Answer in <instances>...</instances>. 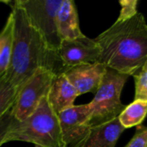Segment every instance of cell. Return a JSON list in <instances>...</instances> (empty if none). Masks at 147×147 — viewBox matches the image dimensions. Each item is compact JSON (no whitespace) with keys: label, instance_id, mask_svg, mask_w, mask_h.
<instances>
[{"label":"cell","instance_id":"1","mask_svg":"<svg viewBox=\"0 0 147 147\" xmlns=\"http://www.w3.org/2000/svg\"><path fill=\"white\" fill-rule=\"evenodd\" d=\"M11 14L14 20L13 43L6 78L17 88L40 68H47L56 74L65 69L58 53L52 51L39 31L31 24L22 6L14 2Z\"/></svg>","mask_w":147,"mask_h":147},{"label":"cell","instance_id":"2","mask_svg":"<svg viewBox=\"0 0 147 147\" xmlns=\"http://www.w3.org/2000/svg\"><path fill=\"white\" fill-rule=\"evenodd\" d=\"M95 40L101 48L100 63L107 68L134 76L147 60V22L142 13L115 22Z\"/></svg>","mask_w":147,"mask_h":147},{"label":"cell","instance_id":"3","mask_svg":"<svg viewBox=\"0 0 147 147\" xmlns=\"http://www.w3.org/2000/svg\"><path fill=\"white\" fill-rule=\"evenodd\" d=\"M23 141L39 147H66L62 138L58 115L44 97L35 111L22 121H16L5 143Z\"/></svg>","mask_w":147,"mask_h":147},{"label":"cell","instance_id":"4","mask_svg":"<svg viewBox=\"0 0 147 147\" xmlns=\"http://www.w3.org/2000/svg\"><path fill=\"white\" fill-rule=\"evenodd\" d=\"M128 78V75L107 68L95 97L90 102L91 127L106 123L120 115L126 107L121 102V96Z\"/></svg>","mask_w":147,"mask_h":147},{"label":"cell","instance_id":"5","mask_svg":"<svg viewBox=\"0 0 147 147\" xmlns=\"http://www.w3.org/2000/svg\"><path fill=\"white\" fill-rule=\"evenodd\" d=\"M17 3L49 48L58 53L62 40L57 29V11L62 0H18Z\"/></svg>","mask_w":147,"mask_h":147},{"label":"cell","instance_id":"6","mask_svg":"<svg viewBox=\"0 0 147 147\" xmlns=\"http://www.w3.org/2000/svg\"><path fill=\"white\" fill-rule=\"evenodd\" d=\"M56 75L52 70L40 68L22 85L13 106V115L17 121L25 120L35 111L47 96Z\"/></svg>","mask_w":147,"mask_h":147},{"label":"cell","instance_id":"7","mask_svg":"<svg viewBox=\"0 0 147 147\" xmlns=\"http://www.w3.org/2000/svg\"><path fill=\"white\" fill-rule=\"evenodd\" d=\"M63 141L66 147H81L90 130V103L73 105L58 115Z\"/></svg>","mask_w":147,"mask_h":147},{"label":"cell","instance_id":"8","mask_svg":"<svg viewBox=\"0 0 147 147\" xmlns=\"http://www.w3.org/2000/svg\"><path fill=\"white\" fill-rule=\"evenodd\" d=\"M58 54L65 68H67L100 63L101 48L95 39L84 35L75 40H62Z\"/></svg>","mask_w":147,"mask_h":147},{"label":"cell","instance_id":"9","mask_svg":"<svg viewBox=\"0 0 147 147\" xmlns=\"http://www.w3.org/2000/svg\"><path fill=\"white\" fill-rule=\"evenodd\" d=\"M107 67L102 63L84 64L67 67L63 73L72 84L78 95L97 91Z\"/></svg>","mask_w":147,"mask_h":147},{"label":"cell","instance_id":"10","mask_svg":"<svg viewBox=\"0 0 147 147\" xmlns=\"http://www.w3.org/2000/svg\"><path fill=\"white\" fill-rule=\"evenodd\" d=\"M78 96H79L78 91L62 72L55 76L47 98L53 110L59 115L72 107Z\"/></svg>","mask_w":147,"mask_h":147},{"label":"cell","instance_id":"11","mask_svg":"<svg viewBox=\"0 0 147 147\" xmlns=\"http://www.w3.org/2000/svg\"><path fill=\"white\" fill-rule=\"evenodd\" d=\"M57 29L61 40L84 36L80 29L78 10L72 0H62L57 11Z\"/></svg>","mask_w":147,"mask_h":147},{"label":"cell","instance_id":"12","mask_svg":"<svg viewBox=\"0 0 147 147\" xmlns=\"http://www.w3.org/2000/svg\"><path fill=\"white\" fill-rule=\"evenodd\" d=\"M124 131L125 128L120 123L118 117L106 123L93 126L81 147H115Z\"/></svg>","mask_w":147,"mask_h":147},{"label":"cell","instance_id":"13","mask_svg":"<svg viewBox=\"0 0 147 147\" xmlns=\"http://www.w3.org/2000/svg\"><path fill=\"white\" fill-rule=\"evenodd\" d=\"M147 115V101L134 100L126 106L118 116L121 126L127 129L140 126Z\"/></svg>","mask_w":147,"mask_h":147},{"label":"cell","instance_id":"14","mask_svg":"<svg viewBox=\"0 0 147 147\" xmlns=\"http://www.w3.org/2000/svg\"><path fill=\"white\" fill-rule=\"evenodd\" d=\"M13 28L14 20L10 13L3 30L0 32V77L6 72L9 65L13 43Z\"/></svg>","mask_w":147,"mask_h":147},{"label":"cell","instance_id":"15","mask_svg":"<svg viewBox=\"0 0 147 147\" xmlns=\"http://www.w3.org/2000/svg\"><path fill=\"white\" fill-rule=\"evenodd\" d=\"M19 90L4 74L0 77V117L15 104Z\"/></svg>","mask_w":147,"mask_h":147},{"label":"cell","instance_id":"16","mask_svg":"<svg viewBox=\"0 0 147 147\" xmlns=\"http://www.w3.org/2000/svg\"><path fill=\"white\" fill-rule=\"evenodd\" d=\"M135 83L134 100L147 101V71L140 70L134 75Z\"/></svg>","mask_w":147,"mask_h":147},{"label":"cell","instance_id":"17","mask_svg":"<svg viewBox=\"0 0 147 147\" xmlns=\"http://www.w3.org/2000/svg\"><path fill=\"white\" fill-rule=\"evenodd\" d=\"M13 106L0 117V146L5 144L6 136L16 121L13 115Z\"/></svg>","mask_w":147,"mask_h":147},{"label":"cell","instance_id":"18","mask_svg":"<svg viewBox=\"0 0 147 147\" xmlns=\"http://www.w3.org/2000/svg\"><path fill=\"white\" fill-rule=\"evenodd\" d=\"M120 4L121 6V9L116 22L127 21L134 17L138 13L137 0H123V1H120Z\"/></svg>","mask_w":147,"mask_h":147},{"label":"cell","instance_id":"19","mask_svg":"<svg viewBox=\"0 0 147 147\" xmlns=\"http://www.w3.org/2000/svg\"><path fill=\"white\" fill-rule=\"evenodd\" d=\"M125 147H147V127L139 126L134 136Z\"/></svg>","mask_w":147,"mask_h":147},{"label":"cell","instance_id":"20","mask_svg":"<svg viewBox=\"0 0 147 147\" xmlns=\"http://www.w3.org/2000/svg\"><path fill=\"white\" fill-rule=\"evenodd\" d=\"M141 70H145V71H147V60L146 61V63H145V65H143V67H142V69Z\"/></svg>","mask_w":147,"mask_h":147},{"label":"cell","instance_id":"21","mask_svg":"<svg viewBox=\"0 0 147 147\" xmlns=\"http://www.w3.org/2000/svg\"><path fill=\"white\" fill-rule=\"evenodd\" d=\"M35 147H39V146H35Z\"/></svg>","mask_w":147,"mask_h":147}]
</instances>
